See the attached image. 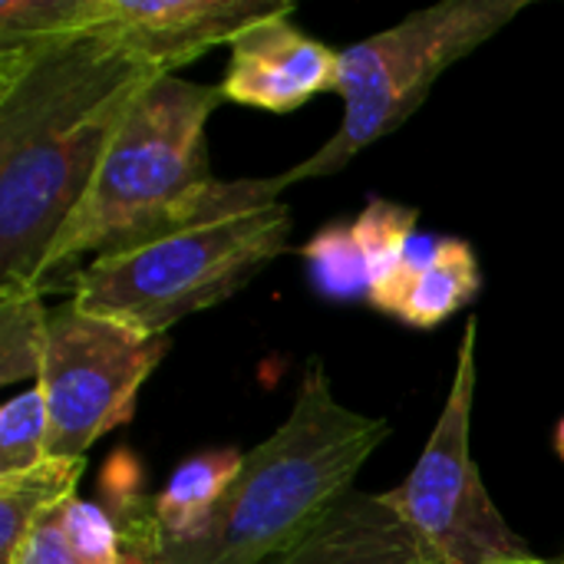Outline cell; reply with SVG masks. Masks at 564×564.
<instances>
[{"label": "cell", "instance_id": "cell-14", "mask_svg": "<svg viewBox=\"0 0 564 564\" xmlns=\"http://www.w3.org/2000/svg\"><path fill=\"white\" fill-rule=\"evenodd\" d=\"M89 0H3L0 66H17L40 50L86 33Z\"/></svg>", "mask_w": 564, "mask_h": 564}, {"label": "cell", "instance_id": "cell-2", "mask_svg": "<svg viewBox=\"0 0 564 564\" xmlns=\"http://www.w3.org/2000/svg\"><path fill=\"white\" fill-rule=\"evenodd\" d=\"M281 175L215 178L155 231L89 258L69 301L142 334H169L261 278L291 248L294 218Z\"/></svg>", "mask_w": 564, "mask_h": 564}, {"label": "cell", "instance_id": "cell-10", "mask_svg": "<svg viewBox=\"0 0 564 564\" xmlns=\"http://www.w3.org/2000/svg\"><path fill=\"white\" fill-rule=\"evenodd\" d=\"M482 288L476 248L463 238L416 235L406 258L370 284L367 304L416 330H433L469 307Z\"/></svg>", "mask_w": 564, "mask_h": 564}, {"label": "cell", "instance_id": "cell-15", "mask_svg": "<svg viewBox=\"0 0 564 564\" xmlns=\"http://www.w3.org/2000/svg\"><path fill=\"white\" fill-rule=\"evenodd\" d=\"M50 334V311L33 288L0 284V383L13 387L40 377Z\"/></svg>", "mask_w": 564, "mask_h": 564}, {"label": "cell", "instance_id": "cell-12", "mask_svg": "<svg viewBox=\"0 0 564 564\" xmlns=\"http://www.w3.org/2000/svg\"><path fill=\"white\" fill-rule=\"evenodd\" d=\"M86 459H43L33 469L0 476V564H13L30 535L76 499Z\"/></svg>", "mask_w": 564, "mask_h": 564}, {"label": "cell", "instance_id": "cell-11", "mask_svg": "<svg viewBox=\"0 0 564 564\" xmlns=\"http://www.w3.org/2000/svg\"><path fill=\"white\" fill-rule=\"evenodd\" d=\"M268 564H436L383 492L344 496L297 545Z\"/></svg>", "mask_w": 564, "mask_h": 564}, {"label": "cell", "instance_id": "cell-21", "mask_svg": "<svg viewBox=\"0 0 564 564\" xmlns=\"http://www.w3.org/2000/svg\"><path fill=\"white\" fill-rule=\"evenodd\" d=\"M532 564H564V558H545V555H542L539 562H532Z\"/></svg>", "mask_w": 564, "mask_h": 564}, {"label": "cell", "instance_id": "cell-4", "mask_svg": "<svg viewBox=\"0 0 564 564\" xmlns=\"http://www.w3.org/2000/svg\"><path fill=\"white\" fill-rule=\"evenodd\" d=\"M221 102L218 86L178 73L159 76L135 99L53 248L43 294L73 281L79 258H96L172 221L218 178L208 162V119Z\"/></svg>", "mask_w": 564, "mask_h": 564}, {"label": "cell", "instance_id": "cell-5", "mask_svg": "<svg viewBox=\"0 0 564 564\" xmlns=\"http://www.w3.org/2000/svg\"><path fill=\"white\" fill-rule=\"evenodd\" d=\"M525 7V0H443L340 50V126L317 152L281 172L284 185L337 175L364 149L400 132L436 79L502 33Z\"/></svg>", "mask_w": 564, "mask_h": 564}, {"label": "cell", "instance_id": "cell-16", "mask_svg": "<svg viewBox=\"0 0 564 564\" xmlns=\"http://www.w3.org/2000/svg\"><path fill=\"white\" fill-rule=\"evenodd\" d=\"M307 274L317 294L330 301H357L370 291V271L354 238L350 221H330L307 238L301 248Z\"/></svg>", "mask_w": 564, "mask_h": 564}, {"label": "cell", "instance_id": "cell-1", "mask_svg": "<svg viewBox=\"0 0 564 564\" xmlns=\"http://www.w3.org/2000/svg\"><path fill=\"white\" fill-rule=\"evenodd\" d=\"M159 76L93 30L0 66V284L43 294L59 235Z\"/></svg>", "mask_w": 564, "mask_h": 564}, {"label": "cell", "instance_id": "cell-6", "mask_svg": "<svg viewBox=\"0 0 564 564\" xmlns=\"http://www.w3.org/2000/svg\"><path fill=\"white\" fill-rule=\"evenodd\" d=\"M479 321L469 317L456 347L453 383L410 476L383 492L436 564H532L542 555L506 522L473 456L479 387Z\"/></svg>", "mask_w": 564, "mask_h": 564}, {"label": "cell", "instance_id": "cell-8", "mask_svg": "<svg viewBox=\"0 0 564 564\" xmlns=\"http://www.w3.org/2000/svg\"><path fill=\"white\" fill-rule=\"evenodd\" d=\"M294 13L291 0H89L86 30L109 36L139 63L178 73L212 46H231L248 26Z\"/></svg>", "mask_w": 564, "mask_h": 564}, {"label": "cell", "instance_id": "cell-13", "mask_svg": "<svg viewBox=\"0 0 564 564\" xmlns=\"http://www.w3.org/2000/svg\"><path fill=\"white\" fill-rule=\"evenodd\" d=\"M245 463V453L235 446L202 449L175 466L169 482L152 496L155 519L162 525L165 539H185L198 525L212 519L218 502L228 496L231 482L238 479V469Z\"/></svg>", "mask_w": 564, "mask_h": 564}, {"label": "cell", "instance_id": "cell-18", "mask_svg": "<svg viewBox=\"0 0 564 564\" xmlns=\"http://www.w3.org/2000/svg\"><path fill=\"white\" fill-rule=\"evenodd\" d=\"M46 403L40 387L10 397L0 410V476L33 469L46 459Z\"/></svg>", "mask_w": 564, "mask_h": 564}, {"label": "cell", "instance_id": "cell-9", "mask_svg": "<svg viewBox=\"0 0 564 564\" xmlns=\"http://www.w3.org/2000/svg\"><path fill=\"white\" fill-rule=\"evenodd\" d=\"M291 17L258 20L228 46L231 56L218 83L225 102L284 116L321 93H337L340 50L304 33Z\"/></svg>", "mask_w": 564, "mask_h": 564}, {"label": "cell", "instance_id": "cell-7", "mask_svg": "<svg viewBox=\"0 0 564 564\" xmlns=\"http://www.w3.org/2000/svg\"><path fill=\"white\" fill-rule=\"evenodd\" d=\"M169 354V334H142L73 301L50 311L36 387L46 403V459H86V449L135 416L139 390Z\"/></svg>", "mask_w": 564, "mask_h": 564}, {"label": "cell", "instance_id": "cell-19", "mask_svg": "<svg viewBox=\"0 0 564 564\" xmlns=\"http://www.w3.org/2000/svg\"><path fill=\"white\" fill-rule=\"evenodd\" d=\"M13 564H79L69 542H66V532H63V522H59V509L30 535V542L20 549L17 562Z\"/></svg>", "mask_w": 564, "mask_h": 564}, {"label": "cell", "instance_id": "cell-3", "mask_svg": "<svg viewBox=\"0 0 564 564\" xmlns=\"http://www.w3.org/2000/svg\"><path fill=\"white\" fill-rule=\"evenodd\" d=\"M390 436L383 416L334 397L324 357H311L284 423L245 453L238 479L212 519L165 539L159 564H268L297 545L344 496Z\"/></svg>", "mask_w": 564, "mask_h": 564}, {"label": "cell", "instance_id": "cell-17", "mask_svg": "<svg viewBox=\"0 0 564 564\" xmlns=\"http://www.w3.org/2000/svg\"><path fill=\"white\" fill-rule=\"evenodd\" d=\"M416 225H420V212L413 205L380 198V195H373L364 205V212L350 221L354 238H357L367 271H370V284L380 281L383 274H390L406 258V251L416 238Z\"/></svg>", "mask_w": 564, "mask_h": 564}, {"label": "cell", "instance_id": "cell-20", "mask_svg": "<svg viewBox=\"0 0 564 564\" xmlns=\"http://www.w3.org/2000/svg\"><path fill=\"white\" fill-rule=\"evenodd\" d=\"M552 449H555V456L564 463V416L555 423V433H552Z\"/></svg>", "mask_w": 564, "mask_h": 564}]
</instances>
